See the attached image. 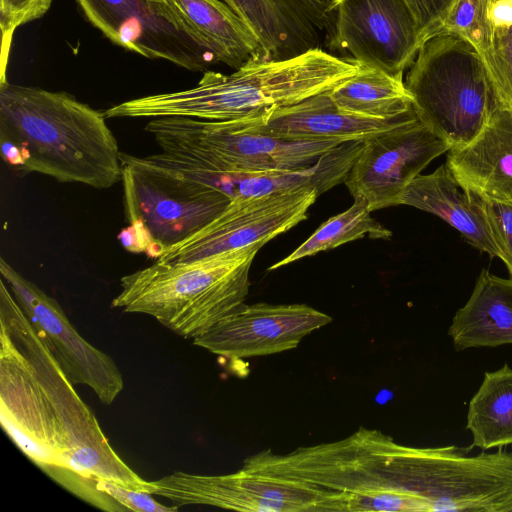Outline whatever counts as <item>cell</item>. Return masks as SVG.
<instances>
[{
	"label": "cell",
	"mask_w": 512,
	"mask_h": 512,
	"mask_svg": "<svg viewBox=\"0 0 512 512\" xmlns=\"http://www.w3.org/2000/svg\"><path fill=\"white\" fill-rule=\"evenodd\" d=\"M123 203L129 224L150 239L148 256L158 259L217 217L229 196L189 181L149 161L121 152Z\"/></svg>",
	"instance_id": "cell-7"
},
{
	"label": "cell",
	"mask_w": 512,
	"mask_h": 512,
	"mask_svg": "<svg viewBox=\"0 0 512 512\" xmlns=\"http://www.w3.org/2000/svg\"><path fill=\"white\" fill-rule=\"evenodd\" d=\"M0 273L29 321L46 338L70 381L90 387L101 403L112 404L124 388L114 360L86 341L59 303L4 258L0 259Z\"/></svg>",
	"instance_id": "cell-13"
},
{
	"label": "cell",
	"mask_w": 512,
	"mask_h": 512,
	"mask_svg": "<svg viewBox=\"0 0 512 512\" xmlns=\"http://www.w3.org/2000/svg\"><path fill=\"white\" fill-rule=\"evenodd\" d=\"M318 196L316 190L298 189L232 199L211 222L156 260L187 262L251 246L262 247L305 220Z\"/></svg>",
	"instance_id": "cell-10"
},
{
	"label": "cell",
	"mask_w": 512,
	"mask_h": 512,
	"mask_svg": "<svg viewBox=\"0 0 512 512\" xmlns=\"http://www.w3.org/2000/svg\"><path fill=\"white\" fill-rule=\"evenodd\" d=\"M328 92L244 119H249L262 130L285 140H333L344 143L365 141L400 125L415 114L413 109L408 114L390 120L354 115L339 109Z\"/></svg>",
	"instance_id": "cell-15"
},
{
	"label": "cell",
	"mask_w": 512,
	"mask_h": 512,
	"mask_svg": "<svg viewBox=\"0 0 512 512\" xmlns=\"http://www.w3.org/2000/svg\"><path fill=\"white\" fill-rule=\"evenodd\" d=\"M328 93L339 109L371 119H395L414 109L403 77L363 64L357 74Z\"/></svg>",
	"instance_id": "cell-21"
},
{
	"label": "cell",
	"mask_w": 512,
	"mask_h": 512,
	"mask_svg": "<svg viewBox=\"0 0 512 512\" xmlns=\"http://www.w3.org/2000/svg\"><path fill=\"white\" fill-rule=\"evenodd\" d=\"M491 1L457 0L441 28L467 40L484 58L490 52L495 30L489 18Z\"/></svg>",
	"instance_id": "cell-24"
},
{
	"label": "cell",
	"mask_w": 512,
	"mask_h": 512,
	"mask_svg": "<svg viewBox=\"0 0 512 512\" xmlns=\"http://www.w3.org/2000/svg\"><path fill=\"white\" fill-rule=\"evenodd\" d=\"M423 43L405 0H342L328 41L360 64L403 77Z\"/></svg>",
	"instance_id": "cell-11"
},
{
	"label": "cell",
	"mask_w": 512,
	"mask_h": 512,
	"mask_svg": "<svg viewBox=\"0 0 512 512\" xmlns=\"http://www.w3.org/2000/svg\"><path fill=\"white\" fill-rule=\"evenodd\" d=\"M505 106L512 110V26L495 29L485 58Z\"/></svg>",
	"instance_id": "cell-26"
},
{
	"label": "cell",
	"mask_w": 512,
	"mask_h": 512,
	"mask_svg": "<svg viewBox=\"0 0 512 512\" xmlns=\"http://www.w3.org/2000/svg\"><path fill=\"white\" fill-rule=\"evenodd\" d=\"M450 149L416 113L405 122L364 141L344 184L353 198L361 197L371 212L398 205L420 172Z\"/></svg>",
	"instance_id": "cell-12"
},
{
	"label": "cell",
	"mask_w": 512,
	"mask_h": 512,
	"mask_svg": "<svg viewBox=\"0 0 512 512\" xmlns=\"http://www.w3.org/2000/svg\"><path fill=\"white\" fill-rule=\"evenodd\" d=\"M332 322L306 304H242L193 345L229 359L266 356L295 349L302 339Z\"/></svg>",
	"instance_id": "cell-14"
},
{
	"label": "cell",
	"mask_w": 512,
	"mask_h": 512,
	"mask_svg": "<svg viewBox=\"0 0 512 512\" xmlns=\"http://www.w3.org/2000/svg\"><path fill=\"white\" fill-rule=\"evenodd\" d=\"M368 203L361 197L354 198L350 208L330 217L297 249L268 270H275L302 258L336 248L368 235L373 239H389L391 231L384 228L370 215Z\"/></svg>",
	"instance_id": "cell-23"
},
{
	"label": "cell",
	"mask_w": 512,
	"mask_h": 512,
	"mask_svg": "<svg viewBox=\"0 0 512 512\" xmlns=\"http://www.w3.org/2000/svg\"><path fill=\"white\" fill-rule=\"evenodd\" d=\"M53 0H0L1 59L0 84L6 83V70L15 31L43 17Z\"/></svg>",
	"instance_id": "cell-25"
},
{
	"label": "cell",
	"mask_w": 512,
	"mask_h": 512,
	"mask_svg": "<svg viewBox=\"0 0 512 512\" xmlns=\"http://www.w3.org/2000/svg\"><path fill=\"white\" fill-rule=\"evenodd\" d=\"M466 427L472 434L469 449L488 450L512 444V369L508 364L484 374L470 400Z\"/></svg>",
	"instance_id": "cell-22"
},
{
	"label": "cell",
	"mask_w": 512,
	"mask_h": 512,
	"mask_svg": "<svg viewBox=\"0 0 512 512\" xmlns=\"http://www.w3.org/2000/svg\"><path fill=\"white\" fill-rule=\"evenodd\" d=\"M329 4L331 5V8L333 11H335V8L342 0H327Z\"/></svg>",
	"instance_id": "cell-30"
},
{
	"label": "cell",
	"mask_w": 512,
	"mask_h": 512,
	"mask_svg": "<svg viewBox=\"0 0 512 512\" xmlns=\"http://www.w3.org/2000/svg\"><path fill=\"white\" fill-rule=\"evenodd\" d=\"M489 18L494 29L512 26V1L492 0L489 6Z\"/></svg>",
	"instance_id": "cell-29"
},
{
	"label": "cell",
	"mask_w": 512,
	"mask_h": 512,
	"mask_svg": "<svg viewBox=\"0 0 512 512\" xmlns=\"http://www.w3.org/2000/svg\"><path fill=\"white\" fill-rule=\"evenodd\" d=\"M152 495L177 507L203 504L256 512L326 511L331 491L303 482L273 477L244 468L226 475H197L175 471L151 481Z\"/></svg>",
	"instance_id": "cell-9"
},
{
	"label": "cell",
	"mask_w": 512,
	"mask_h": 512,
	"mask_svg": "<svg viewBox=\"0 0 512 512\" xmlns=\"http://www.w3.org/2000/svg\"><path fill=\"white\" fill-rule=\"evenodd\" d=\"M0 280V420L13 443L50 478L65 473L151 494L115 452L44 335Z\"/></svg>",
	"instance_id": "cell-1"
},
{
	"label": "cell",
	"mask_w": 512,
	"mask_h": 512,
	"mask_svg": "<svg viewBox=\"0 0 512 512\" xmlns=\"http://www.w3.org/2000/svg\"><path fill=\"white\" fill-rule=\"evenodd\" d=\"M445 164L466 191L512 203V110L502 103L471 142L448 150Z\"/></svg>",
	"instance_id": "cell-16"
},
{
	"label": "cell",
	"mask_w": 512,
	"mask_h": 512,
	"mask_svg": "<svg viewBox=\"0 0 512 512\" xmlns=\"http://www.w3.org/2000/svg\"><path fill=\"white\" fill-rule=\"evenodd\" d=\"M0 140L18 149V171L96 189L122 181L121 151L105 113L66 92L0 84Z\"/></svg>",
	"instance_id": "cell-2"
},
{
	"label": "cell",
	"mask_w": 512,
	"mask_h": 512,
	"mask_svg": "<svg viewBox=\"0 0 512 512\" xmlns=\"http://www.w3.org/2000/svg\"><path fill=\"white\" fill-rule=\"evenodd\" d=\"M260 246L187 262H163L120 279L111 306L155 318L175 334L195 339L240 307Z\"/></svg>",
	"instance_id": "cell-4"
},
{
	"label": "cell",
	"mask_w": 512,
	"mask_h": 512,
	"mask_svg": "<svg viewBox=\"0 0 512 512\" xmlns=\"http://www.w3.org/2000/svg\"><path fill=\"white\" fill-rule=\"evenodd\" d=\"M361 66L323 48L286 59H251L231 74L206 71L192 88L131 99L104 113L106 118H250L330 91Z\"/></svg>",
	"instance_id": "cell-3"
},
{
	"label": "cell",
	"mask_w": 512,
	"mask_h": 512,
	"mask_svg": "<svg viewBox=\"0 0 512 512\" xmlns=\"http://www.w3.org/2000/svg\"><path fill=\"white\" fill-rule=\"evenodd\" d=\"M145 130L153 135L163 152L227 174L303 169L342 144L333 140H285L262 130L249 119L208 121L161 117L152 118Z\"/></svg>",
	"instance_id": "cell-6"
},
{
	"label": "cell",
	"mask_w": 512,
	"mask_h": 512,
	"mask_svg": "<svg viewBox=\"0 0 512 512\" xmlns=\"http://www.w3.org/2000/svg\"><path fill=\"white\" fill-rule=\"evenodd\" d=\"M457 351L512 344V278L483 269L448 330Z\"/></svg>",
	"instance_id": "cell-19"
},
{
	"label": "cell",
	"mask_w": 512,
	"mask_h": 512,
	"mask_svg": "<svg viewBox=\"0 0 512 512\" xmlns=\"http://www.w3.org/2000/svg\"><path fill=\"white\" fill-rule=\"evenodd\" d=\"M420 29L423 41L441 30L457 0H405Z\"/></svg>",
	"instance_id": "cell-28"
},
{
	"label": "cell",
	"mask_w": 512,
	"mask_h": 512,
	"mask_svg": "<svg viewBox=\"0 0 512 512\" xmlns=\"http://www.w3.org/2000/svg\"><path fill=\"white\" fill-rule=\"evenodd\" d=\"M477 197L501 252V260L512 278V203Z\"/></svg>",
	"instance_id": "cell-27"
},
{
	"label": "cell",
	"mask_w": 512,
	"mask_h": 512,
	"mask_svg": "<svg viewBox=\"0 0 512 512\" xmlns=\"http://www.w3.org/2000/svg\"><path fill=\"white\" fill-rule=\"evenodd\" d=\"M405 85L418 119L450 149L471 142L503 103L480 51L442 29L423 41Z\"/></svg>",
	"instance_id": "cell-5"
},
{
	"label": "cell",
	"mask_w": 512,
	"mask_h": 512,
	"mask_svg": "<svg viewBox=\"0 0 512 512\" xmlns=\"http://www.w3.org/2000/svg\"><path fill=\"white\" fill-rule=\"evenodd\" d=\"M512 1V0H511Z\"/></svg>",
	"instance_id": "cell-31"
},
{
	"label": "cell",
	"mask_w": 512,
	"mask_h": 512,
	"mask_svg": "<svg viewBox=\"0 0 512 512\" xmlns=\"http://www.w3.org/2000/svg\"><path fill=\"white\" fill-rule=\"evenodd\" d=\"M164 4L213 54L216 62L237 69L262 59L257 36L223 0H157Z\"/></svg>",
	"instance_id": "cell-18"
},
{
	"label": "cell",
	"mask_w": 512,
	"mask_h": 512,
	"mask_svg": "<svg viewBox=\"0 0 512 512\" xmlns=\"http://www.w3.org/2000/svg\"><path fill=\"white\" fill-rule=\"evenodd\" d=\"M85 18L112 43L190 71L217 63L208 48L157 0H76Z\"/></svg>",
	"instance_id": "cell-8"
},
{
	"label": "cell",
	"mask_w": 512,
	"mask_h": 512,
	"mask_svg": "<svg viewBox=\"0 0 512 512\" xmlns=\"http://www.w3.org/2000/svg\"><path fill=\"white\" fill-rule=\"evenodd\" d=\"M398 205L412 206L438 216L477 249L501 259L478 197L463 189L446 164L417 175L401 194Z\"/></svg>",
	"instance_id": "cell-17"
},
{
	"label": "cell",
	"mask_w": 512,
	"mask_h": 512,
	"mask_svg": "<svg viewBox=\"0 0 512 512\" xmlns=\"http://www.w3.org/2000/svg\"><path fill=\"white\" fill-rule=\"evenodd\" d=\"M363 144L364 141L344 142L325 153L312 166L303 169L258 174H227L225 193L231 200L298 189L316 190L320 195L345 182Z\"/></svg>",
	"instance_id": "cell-20"
}]
</instances>
